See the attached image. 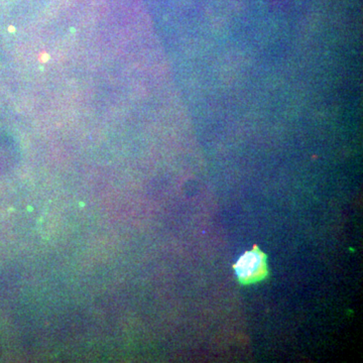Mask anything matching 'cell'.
Instances as JSON below:
<instances>
[{
    "instance_id": "cell-1",
    "label": "cell",
    "mask_w": 363,
    "mask_h": 363,
    "mask_svg": "<svg viewBox=\"0 0 363 363\" xmlns=\"http://www.w3.org/2000/svg\"><path fill=\"white\" fill-rule=\"evenodd\" d=\"M264 269L262 255L259 252L245 253L236 264V272L242 279H252L259 277Z\"/></svg>"
}]
</instances>
